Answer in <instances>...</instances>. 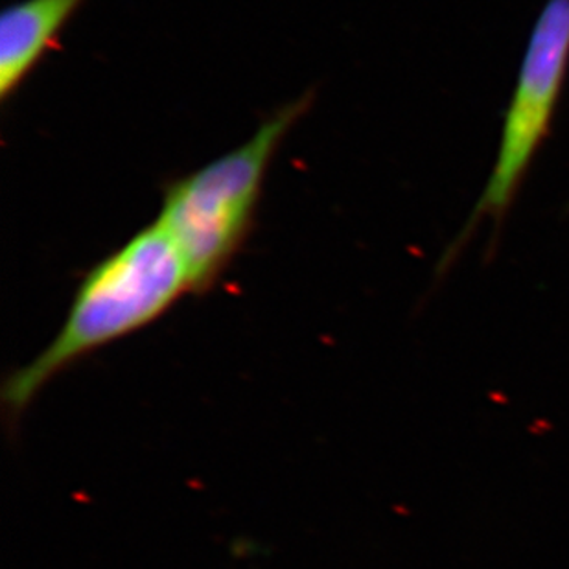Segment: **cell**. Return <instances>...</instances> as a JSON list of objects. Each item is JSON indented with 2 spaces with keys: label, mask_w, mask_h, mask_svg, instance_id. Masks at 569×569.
Masks as SVG:
<instances>
[{
  "label": "cell",
  "mask_w": 569,
  "mask_h": 569,
  "mask_svg": "<svg viewBox=\"0 0 569 569\" xmlns=\"http://www.w3.org/2000/svg\"><path fill=\"white\" fill-rule=\"evenodd\" d=\"M193 293L183 258L159 223L144 227L81 279L60 332L6 378L0 402L16 428L39 392L87 356L156 322Z\"/></svg>",
  "instance_id": "cell-1"
},
{
  "label": "cell",
  "mask_w": 569,
  "mask_h": 569,
  "mask_svg": "<svg viewBox=\"0 0 569 569\" xmlns=\"http://www.w3.org/2000/svg\"><path fill=\"white\" fill-rule=\"evenodd\" d=\"M312 100L307 92L286 103L248 142L164 189L157 223L183 258L193 293L212 290L248 240L271 159Z\"/></svg>",
  "instance_id": "cell-2"
},
{
  "label": "cell",
  "mask_w": 569,
  "mask_h": 569,
  "mask_svg": "<svg viewBox=\"0 0 569 569\" xmlns=\"http://www.w3.org/2000/svg\"><path fill=\"white\" fill-rule=\"evenodd\" d=\"M569 69V0H548L532 27L490 178L445 258V268L461 253L479 223L500 226L515 203L543 140L548 139Z\"/></svg>",
  "instance_id": "cell-3"
},
{
  "label": "cell",
  "mask_w": 569,
  "mask_h": 569,
  "mask_svg": "<svg viewBox=\"0 0 569 569\" xmlns=\"http://www.w3.org/2000/svg\"><path fill=\"white\" fill-rule=\"evenodd\" d=\"M83 0H21L0 17V98L19 89Z\"/></svg>",
  "instance_id": "cell-4"
}]
</instances>
